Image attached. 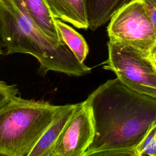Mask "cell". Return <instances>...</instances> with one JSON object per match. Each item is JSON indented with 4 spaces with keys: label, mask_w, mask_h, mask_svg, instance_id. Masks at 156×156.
Here are the masks:
<instances>
[{
    "label": "cell",
    "mask_w": 156,
    "mask_h": 156,
    "mask_svg": "<svg viewBox=\"0 0 156 156\" xmlns=\"http://www.w3.org/2000/svg\"><path fill=\"white\" fill-rule=\"evenodd\" d=\"M85 101L94 127L85 154L136 148L156 124V98L131 89L117 77L101 84Z\"/></svg>",
    "instance_id": "obj_1"
},
{
    "label": "cell",
    "mask_w": 156,
    "mask_h": 156,
    "mask_svg": "<svg viewBox=\"0 0 156 156\" xmlns=\"http://www.w3.org/2000/svg\"><path fill=\"white\" fill-rule=\"evenodd\" d=\"M0 37L6 54L32 55L37 59L42 74L52 71L82 76L91 72L65 44H55L37 28L22 0H0Z\"/></svg>",
    "instance_id": "obj_2"
},
{
    "label": "cell",
    "mask_w": 156,
    "mask_h": 156,
    "mask_svg": "<svg viewBox=\"0 0 156 156\" xmlns=\"http://www.w3.org/2000/svg\"><path fill=\"white\" fill-rule=\"evenodd\" d=\"M60 105L15 96L0 107V154L26 156L52 122Z\"/></svg>",
    "instance_id": "obj_3"
},
{
    "label": "cell",
    "mask_w": 156,
    "mask_h": 156,
    "mask_svg": "<svg viewBox=\"0 0 156 156\" xmlns=\"http://www.w3.org/2000/svg\"><path fill=\"white\" fill-rule=\"evenodd\" d=\"M103 68L113 71L131 89L156 98V64L149 51L110 40Z\"/></svg>",
    "instance_id": "obj_4"
},
{
    "label": "cell",
    "mask_w": 156,
    "mask_h": 156,
    "mask_svg": "<svg viewBox=\"0 0 156 156\" xmlns=\"http://www.w3.org/2000/svg\"><path fill=\"white\" fill-rule=\"evenodd\" d=\"M112 40L137 49L150 51L156 44V32L142 0H132L111 17L107 27Z\"/></svg>",
    "instance_id": "obj_5"
},
{
    "label": "cell",
    "mask_w": 156,
    "mask_h": 156,
    "mask_svg": "<svg viewBox=\"0 0 156 156\" xmlns=\"http://www.w3.org/2000/svg\"><path fill=\"white\" fill-rule=\"evenodd\" d=\"M94 137L90 107L85 101L76 104L69 119L55 144L53 156H82Z\"/></svg>",
    "instance_id": "obj_6"
},
{
    "label": "cell",
    "mask_w": 156,
    "mask_h": 156,
    "mask_svg": "<svg viewBox=\"0 0 156 156\" xmlns=\"http://www.w3.org/2000/svg\"><path fill=\"white\" fill-rule=\"evenodd\" d=\"M76 107V104L60 105L51 124L26 156H53L55 142Z\"/></svg>",
    "instance_id": "obj_7"
},
{
    "label": "cell",
    "mask_w": 156,
    "mask_h": 156,
    "mask_svg": "<svg viewBox=\"0 0 156 156\" xmlns=\"http://www.w3.org/2000/svg\"><path fill=\"white\" fill-rule=\"evenodd\" d=\"M27 15L37 28L48 39L59 46L62 40L55 20L43 0H22Z\"/></svg>",
    "instance_id": "obj_8"
},
{
    "label": "cell",
    "mask_w": 156,
    "mask_h": 156,
    "mask_svg": "<svg viewBox=\"0 0 156 156\" xmlns=\"http://www.w3.org/2000/svg\"><path fill=\"white\" fill-rule=\"evenodd\" d=\"M54 17L75 27H89L85 0H43Z\"/></svg>",
    "instance_id": "obj_9"
},
{
    "label": "cell",
    "mask_w": 156,
    "mask_h": 156,
    "mask_svg": "<svg viewBox=\"0 0 156 156\" xmlns=\"http://www.w3.org/2000/svg\"><path fill=\"white\" fill-rule=\"evenodd\" d=\"M89 27L96 30L108 22L126 0H85Z\"/></svg>",
    "instance_id": "obj_10"
},
{
    "label": "cell",
    "mask_w": 156,
    "mask_h": 156,
    "mask_svg": "<svg viewBox=\"0 0 156 156\" xmlns=\"http://www.w3.org/2000/svg\"><path fill=\"white\" fill-rule=\"evenodd\" d=\"M62 40L70 49L77 60L83 63L89 52V47L83 36L70 26L60 20H55Z\"/></svg>",
    "instance_id": "obj_11"
},
{
    "label": "cell",
    "mask_w": 156,
    "mask_h": 156,
    "mask_svg": "<svg viewBox=\"0 0 156 156\" xmlns=\"http://www.w3.org/2000/svg\"><path fill=\"white\" fill-rule=\"evenodd\" d=\"M156 124L147 132L143 141L136 147L140 156H156Z\"/></svg>",
    "instance_id": "obj_12"
},
{
    "label": "cell",
    "mask_w": 156,
    "mask_h": 156,
    "mask_svg": "<svg viewBox=\"0 0 156 156\" xmlns=\"http://www.w3.org/2000/svg\"><path fill=\"white\" fill-rule=\"evenodd\" d=\"M82 156H140L136 148L107 149L85 153Z\"/></svg>",
    "instance_id": "obj_13"
},
{
    "label": "cell",
    "mask_w": 156,
    "mask_h": 156,
    "mask_svg": "<svg viewBox=\"0 0 156 156\" xmlns=\"http://www.w3.org/2000/svg\"><path fill=\"white\" fill-rule=\"evenodd\" d=\"M156 32V0H142Z\"/></svg>",
    "instance_id": "obj_14"
},
{
    "label": "cell",
    "mask_w": 156,
    "mask_h": 156,
    "mask_svg": "<svg viewBox=\"0 0 156 156\" xmlns=\"http://www.w3.org/2000/svg\"><path fill=\"white\" fill-rule=\"evenodd\" d=\"M149 52L152 60L156 64V44L152 47V48L150 50Z\"/></svg>",
    "instance_id": "obj_15"
},
{
    "label": "cell",
    "mask_w": 156,
    "mask_h": 156,
    "mask_svg": "<svg viewBox=\"0 0 156 156\" xmlns=\"http://www.w3.org/2000/svg\"><path fill=\"white\" fill-rule=\"evenodd\" d=\"M2 48H3V45H2V41H1V37H0V56H1V55L2 54V53H3Z\"/></svg>",
    "instance_id": "obj_16"
},
{
    "label": "cell",
    "mask_w": 156,
    "mask_h": 156,
    "mask_svg": "<svg viewBox=\"0 0 156 156\" xmlns=\"http://www.w3.org/2000/svg\"><path fill=\"white\" fill-rule=\"evenodd\" d=\"M132 1V0H126V4L127 3V2H129V1Z\"/></svg>",
    "instance_id": "obj_17"
},
{
    "label": "cell",
    "mask_w": 156,
    "mask_h": 156,
    "mask_svg": "<svg viewBox=\"0 0 156 156\" xmlns=\"http://www.w3.org/2000/svg\"><path fill=\"white\" fill-rule=\"evenodd\" d=\"M155 141H156V135H155Z\"/></svg>",
    "instance_id": "obj_18"
},
{
    "label": "cell",
    "mask_w": 156,
    "mask_h": 156,
    "mask_svg": "<svg viewBox=\"0 0 156 156\" xmlns=\"http://www.w3.org/2000/svg\"><path fill=\"white\" fill-rule=\"evenodd\" d=\"M0 156H3V155H1V154H0Z\"/></svg>",
    "instance_id": "obj_19"
}]
</instances>
